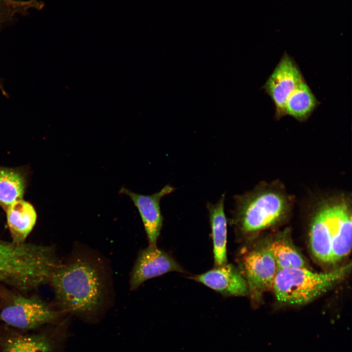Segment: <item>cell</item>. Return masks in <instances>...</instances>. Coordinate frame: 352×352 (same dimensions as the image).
<instances>
[{
    "instance_id": "cell-1",
    "label": "cell",
    "mask_w": 352,
    "mask_h": 352,
    "mask_svg": "<svg viewBox=\"0 0 352 352\" xmlns=\"http://www.w3.org/2000/svg\"><path fill=\"white\" fill-rule=\"evenodd\" d=\"M102 261L86 252L74 251L53 273L52 286L58 309L90 323L104 311L108 277Z\"/></svg>"
},
{
    "instance_id": "cell-2",
    "label": "cell",
    "mask_w": 352,
    "mask_h": 352,
    "mask_svg": "<svg viewBox=\"0 0 352 352\" xmlns=\"http://www.w3.org/2000/svg\"><path fill=\"white\" fill-rule=\"evenodd\" d=\"M230 223L239 239H246L281 223L291 214L293 196L280 180L261 181L251 190L233 197Z\"/></svg>"
},
{
    "instance_id": "cell-3",
    "label": "cell",
    "mask_w": 352,
    "mask_h": 352,
    "mask_svg": "<svg viewBox=\"0 0 352 352\" xmlns=\"http://www.w3.org/2000/svg\"><path fill=\"white\" fill-rule=\"evenodd\" d=\"M309 211V244L319 261L332 264L331 247L343 241L352 223V199L347 192L315 195L307 205Z\"/></svg>"
},
{
    "instance_id": "cell-4",
    "label": "cell",
    "mask_w": 352,
    "mask_h": 352,
    "mask_svg": "<svg viewBox=\"0 0 352 352\" xmlns=\"http://www.w3.org/2000/svg\"><path fill=\"white\" fill-rule=\"evenodd\" d=\"M351 263L327 272H313L308 268L279 269L272 290L277 301L289 305L310 303L341 282L349 274Z\"/></svg>"
},
{
    "instance_id": "cell-5",
    "label": "cell",
    "mask_w": 352,
    "mask_h": 352,
    "mask_svg": "<svg viewBox=\"0 0 352 352\" xmlns=\"http://www.w3.org/2000/svg\"><path fill=\"white\" fill-rule=\"evenodd\" d=\"M62 313L36 295L27 296L0 285V320L21 330L58 321Z\"/></svg>"
},
{
    "instance_id": "cell-6",
    "label": "cell",
    "mask_w": 352,
    "mask_h": 352,
    "mask_svg": "<svg viewBox=\"0 0 352 352\" xmlns=\"http://www.w3.org/2000/svg\"><path fill=\"white\" fill-rule=\"evenodd\" d=\"M237 259L252 301L258 300L263 293L272 289L277 267L268 245L242 250Z\"/></svg>"
},
{
    "instance_id": "cell-7",
    "label": "cell",
    "mask_w": 352,
    "mask_h": 352,
    "mask_svg": "<svg viewBox=\"0 0 352 352\" xmlns=\"http://www.w3.org/2000/svg\"><path fill=\"white\" fill-rule=\"evenodd\" d=\"M304 80L296 62L285 52L264 86L274 104L277 120L286 115L285 105L288 98Z\"/></svg>"
},
{
    "instance_id": "cell-8",
    "label": "cell",
    "mask_w": 352,
    "mask_h": 352,
    "mask_svg": "<svg viewBox=\"0 0 352 352\" xmlns=\"http://www.w3.org/2000/svg\"><path fill=\"white\" fill-rule=\"evenodd\" d=\"M172 271L185 272L171 255L156 245H149L138 253L130 274V289L134 290L146 281Z\"/></svg>"
},
{
    "instance_id": "cell-9",
    "label": "cell",
    "mask_w": 352,
    "mask_h": 352,
    "mask_svg": "<svg viewBox=\"0 0 352 352\" xmlns=\"http://www.w3.org/2000/svg\"><path fill=\"white\" fill-rule=\"evenodd\" d=\"M175 188L170 184L165 185L160 191L150 195L132 192L121 188L119 192L128 196L137 208L141 218L149 245H156L163 225L160 202L165 196L170 194Z\"/></svg>"
},
{
    "instance_id": "cell-10",
    "label": "cell",
    "mask_w": 352,
    "mask_h": 352,
    "mask_svg": "<svg viewBox=\"0 0 352 352\" xmlns=\"http://www.w3.org/2000/svg\"><path fill=\"white\" fill-rule=\"evenodd\" d=\"M220 293L224 297L248 295L246 281L240 269L231 263L215 266L200 274L191 277Z\"/></svg>"
},
{
    "instance_id": "cell-11",
    "label": "cell",
    "mask_w": 352,
    "mask_h": 352,
    "mask_svg": "<svg viewBox=\"0 0 352 352\" xmlns=\"http://www.w3.org/2000/svg\"><path fill=\"white\" fill-rule=\"evenodd\" d=\"M224 200L225 194H223L216 203L208 202L206 204L211 229L215 266L228 263L227 220L224 212Z\"/></svg>"
},
{
    "instance_id": "cell-12",
    "label": "cell",
    "mask_w": 352,
    "mask_h": 352,
    "mask_svg": "<svg viewBox=\"0 0 352 352\" xmlns=\"http://www.w3.org/2000/svg\"><path fill=\"white\" fill-rule=\"evenodd\" d=\"M60 336L47 333L10 334L2 340L1 352H55Z\"/></svg>"
},
{
    "instance_id": "cell-13",
    "label": "cell",
    "mask_w": 352,
    "mask_h": 352,
    "mask_svg": "<svg viewBox=\"0 0 352 352\" xmlns=\"http://www.w3.org/2000/svg\"><path fill=\"white\" fill-rule=\"evenodd\" d=\"M12 241L21 244L26 242L36 221L33 207L22 199L16 201L5 210Z\"/></svg>"
},
{
    "instance_id": "cell-14",
    "label": "cell",
    "mask_w": 352,
    "mask_h": 352,
    "mask_svg": "<svg viewBox=\"0 0 352 352\" xmlns=\"http://www.w3.org/2000/svg\"><path fill=\"white\" fill-rule=\"evenodd\" d=\"M319 104L305 80L288 98L285 105L286 114L300 122L306 121Z\"/></svg>"
},
{
    "instance_id": "cell-15",
    "label": "cell",
    "mask_w": 352,
    "mask_h": 352,
    "mask_svg": "<svg viewBox=\"0 0 352 352\" xmlns=\"http://www.w3.org/2000/svg\"><path fill=\"white\" fill-rule=\"evenodd\" d=\"M25 180L19 172L0 168V204L5 211L16 201L22 199Z\"/></svg>"
},
{
    "instance_id": "cell-16",
    "label": "cell",
    "mask_w": 352,
    "mask_h": 352,
    "mask_svg": "<svg viewBox=\"0 0 352 352\" xmlns=\"http://www.w3.org/2000/svg\"><path fill=\"white\" fill-rule=\"evenodd\" d=\"M268 246L275 259L277 270L290 268H308L303 257L288 241L277 240Z\"/></svg>"
},
{
    "instance_id": "cell-17",
    "label": "cell",
    "mask_w": 352,
    "mask_h": 352,
    "mask_svg": "<svg viewBox=\"0 0 352 352\" xmlns=\"http://www.w3.org/2000/svg\"><path fill=\"white\" fill-rule=\"evenodd\" d=\"M27 4L22 0H0V29L19 15H24Z\"/></svg>"
}]
</instances>
